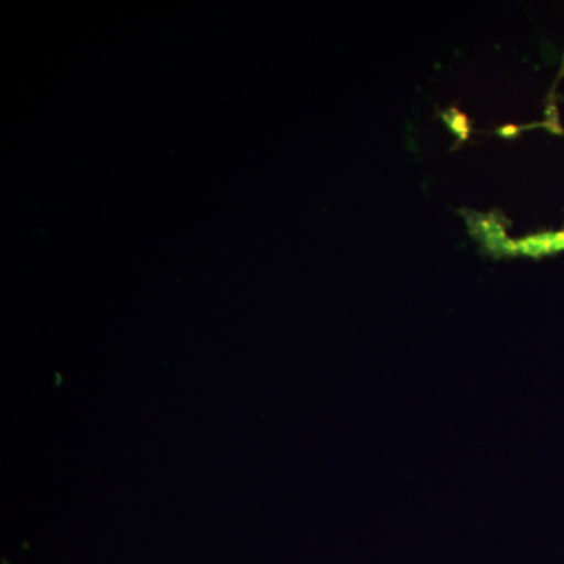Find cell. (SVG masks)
<instances>
[{"mask_svg": "<svg viewBox=\"0 0 564 564\" xmlns=\"http://www.w3.org/2000/svg\"><path fill=\"white\" fill-rule=\"evenodd\" d=\"M474 231L486 250L500 258H544L564 252V228L558 231L529 234L522 239L505 236L497 221L474 220Z\"/></svg>", "mask_w": 564, "mask_h": 564, "instance_id": "1", "label": "cell"}]
</instances>
